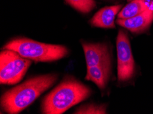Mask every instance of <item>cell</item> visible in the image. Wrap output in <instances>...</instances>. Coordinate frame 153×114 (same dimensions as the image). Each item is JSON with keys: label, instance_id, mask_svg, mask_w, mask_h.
I'll list each match as a JSON object with an SVG mask.
<instances>
[{"label": "cell", "instance_id": "6da1fadb", "mask_svg": "<svg viewBox=\"0 0 153 114\" xmlns=\"http://www.w3.org/2000/svg\"><path fill=\"white\" fill-rule=\"evenodd\" d=\"M58 77L57 74L36 76L8 90L1 98L2 109L9 114L20 113L53 86Z\"/></svg>", "mask_w": 153, "mask_h": 114}, {"label": "cell", "instance_id": "7a4b0ae2", "mask_svg": "<svg viewBox=\"0 0 153 114\" xmlns=\"http://www.w3.org/2000/svg\"><path fill=\"white\" fill-rule=\"evenodd\" d=\"M91 95L87 85L72 76L68 75L43 100L41 113L62 114Z\"/></svg>", "mask_w": 153, "mask_h": 114}, {"label": "cell", "instance_id": "3957f363", "mask_svg": "<svg viewBox=\"0 0 153 114\" xmlns=\"http://www.w3.org/2000/svg\"><path fill=\"white\" fill-rule=\"evenodd\" d=\"M4 49L15 51L22 57L41 62L56 61L66 57L69 53L68 49L63 45L46 44L25 38L9 41L4 45Z\"/></svg>", "mask_w": 153, "mask_h": 114}, {"label": "cell", "instance_id": "277c9868", "mask_svg": "<svg viewBox=\"0 0 153 114\" xmlns=\"http://www.w3.org/2000/svg\"><path fill=\"white\" fill-rule=\"evenodd\" d=\"M32 60L22 57L17 52L4 49L0 53V83L4 85H15L27 73Z\"/></svg>", "mask_w": 153, "mask_h": 114}, {"label": "cell", "instance_id": "5b68a950", "mask_svg": "<svg viewBox=\"0 0 153 114\" xmlns=\"http://www.w3.org/2000/svg\"><path fill=\"white\" fill-rule=\"evenodd\" d=\"M117 77L120 82L131 79L135 73V62L128 35L120 29L117 37Z\"/></svg>", "mask_w": 153, "mask_h": 114}, {"label": "cell", "instance_id": "8992f818", "mask_svg": "<svg viewBox=\"0 0 153 114\" xmlns=\"http://www.w3.org/2000/svg\"><path fill=\"white\" fill-rule=\"evenodd\" d=\"M153 22V5L143 13L126 19L118 18L117 23L135 34L146 31Z\"/></svg>", "mask_w": 153, "mask_h": 114}, {"label": "cell", "instance_id": "52a82bcc", "mask_svg": "<svg viewBox=\"0 0 153 114\" xmlns=\"http://www.w3.org/2000/svg\"><path fill=\"white\" fill-rule=\"evenodd\" d=\"M87 67L94 66L110 59L108 48L104 43H82Z\"/></svg>", "mask_w": 153, "mask_h": 114}, {"label": "cell", "instance_id": "ba28073f", "mask_svg": "<svg viewBox=\"0 0 153 114\" xmlns=\"http://www.w3.org/2000/svg\"><path fill=\"white\" fill-rule=\"evenodd\" d=\"M122 9V5L104 7L95 14L91 19V24L100 28H115V18Z\"/></svg>", "mask_w": 153, "mask_h": 114}, {"label": "cell", "instance_id": "9c48e42d", "mask_svg": "<svg viewBox=\"0 0 153 114\" xmlns=\"http://www.w3.org/2000/svg\"><path fill=\"white\" fill-rule=\"evenodd\" d=\"M111 74V60L94 66L87 67L85 79L94 82L100 89L106 87Z\"/></svg>", "mask_w": 153, "mask_h": 114}, {"label": "cell", "instance_id": "30bf717a", "mask_svg": "<svg viewBox=\"0 0 153 114\" xmlns=\"http://www.w3.org/2000/svg\"><path fill=\"white\" fill-rule=\"evenodd\" d=\"M152 4L148 0H132L129 4L124 7L117 15L118 18L126 19L139 15L150 8Z\"/></svg>", "mask_w": 153, "mask_h": 114}, {"label": "cell", "instance_id": "8fae6325", "mask_svg": "<svg viewBox=\"0 0 153 114\" xmlns=\"http://www.w3.org/2000/svg\"><path fill=\"white\" fill-rule=\"evenodd\" d=\"M69 6L82 13H89L96 8L94 0H65Z\"/></svg>", "mask_w": 153, "mask_h": 114}, {"label": "cell", "instance_id": "7c38bea8", "mask_svg": "<svg viewBox=\"0 0 153 114\" xmlns=\"http://www.w3.org/2000/svg\"><path fill=\"white\" fill-rule=\"evenodd\" d=\"M74 113L76 114H105L106 113V105L104 104L95 103L85 104L80 106Z\"/></svg>", "mask_w": 153, "mask_h": 114}, {"label": "cell", "instance_id": "4fadbf2b", "mask_svg": "<svg viewBox=\"0 0 153 114\" xmlns=\"http://www.w3.org/2000/svg\"><path fill=\"white\" fill-rule=\"evenodd\" d=\"M128 1H132V0H128Z\"/></svg>", "mask_w": 153, "mask_h": 114}]
</instances>
